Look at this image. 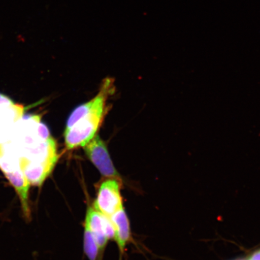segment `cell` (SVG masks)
Here are the masks:
<instances>
[{
  "instance_id": "obj_1",
  "label": "cell",
  "mask_w": 260,
  "mask_h": 260,
  "mask_svg": "<svg viewBox=\"0 0 260 260\" xmlns=\"http://www.w3.org/2000/svg\"><path fill=\"white\" fill-rule=\"evenodd\" d=\"M105 111V107L93 110L83 116L70 128L65 129L64 139L67 149L83 147L95 137Z\"/></svg>"
},
{
  "instance_id": "obj_2",
  "label": "cell",
  "mask_w": 260,
  "mask_h": 260,
  "mask_svg": "<svg viewBox=\"0 0 260 260\" xmlns=\"http://www.w3.org/2000/svg\"><path fill=\"white\" fill-rule=\"evenodd\" d=\"M85 154L103 176L121 181V177L114 167L105 142L95 136L83 146Z\"/></svg>"
},
{
  "instance_id": "obj_3",
  "label": "cell",
  "mask_w": 260,
  "mask_h": 260,
  "mask_svg": "<svg viewBox=\"0 0 260 260\" xmlns=\"http://www.w3.org/2000/svg\"><path fill=\"white\" fill-rule=\"evenodd\" d=\"M120 183L121 181L113 178H108L104 181L98 191L94 209L109 217L122 209Z\"/></svg>"
},
{
  "instance_id": "obj_4",
  "label": "cell",
  "mask_w": 260,
  "mask_h": 260,
  "mask_svg": "<svg viewBox=\"0 0 260 260\" xmlns=\"http://www.w3.org/2000/svg\"><path fill=\"white\" fill-rule=\"evenodd\" d=\"M84 224L89 227L93 234L100 252L103 251L109 240L115 239V229L111 219L93 207H90L87 210Z\"/></svg>"
},
{
  "instance_id": "obj_5",
  "label": "cell",
  "mask_w": 260,
  "mask_h": 260,
  "mask_svg": "<svg viewBox=\"0 0 260 260\" xmlns=\"http://www.w3.org/2000/svg\"><path fill=\"white\" fill-rule=\"evenodd\" d=\"M24 106L15 103L0 107V144L10 138L24 115Z\"/></svg>"
},
{
  "instance_id": "obj_6",
  "label": "cell",
  "mask_w": 260,
  "mask_h": 260,
  "mask_svg": "<svg viewBox=\"0 0 260 260\" xmlns=\"http://www.w3.org/2000/svg\"><path fill=\"white\" fill-rule=\"evenodd\" d=\"M115 229V241L118 245L120 251H124L125 247L129 242L131 237L129 222L127 215L123 207L119 210L111 217H110Z\"/></svg>"
},
{
  "instance_id": "obj_7",
  "label": "cell",
  "mask_w": 260,
  "mask_h": 260,
  "mask_svg": "<svg viewBox=\"0 0 260 260\" xmlns=\"http://www.w3.org/2000/svg\"><path fill=\"white\" fill-rule=\"evenodd\" d=\"M84 251L89 260H96L100 252L99 247L93 234L85 224L84 233Z\"/></svg>"
},
{
  "instance_id": "obj_8",
  "label": "cell",
  "mask_w": 260,
  "mask_h": 260,
  "mask_svg": "<svg viewBox=\"0 0 260 260\" xmlns=\"http://www.w3.org/2000/svg\"><path fill=\"white\" fill-rule=\"evenodd\" d=\"M14 102L9 97L0 93V107L11 105Z\"/></svg>"
},
{
  "instance_id": "obj_9",
  "label": "cell",
  "mask_w": 260,
  "mask_h": 260,
  "mask_svg": "<svg viewBox=\"0 0 260 260\" xmlns=\"http://www.w3.org/2000/svg\"><path fill=\"white\" fill-rule=\"evenodd\" d=\"M247 260H260V249L253 253Z\"/></svg>"
},
{
  "instance_id": "obj_10",
  "label": "cell",
  "mask_w": 260,
  "mask_h": 260,
  "mask_svg": "<svg viewBox=\"0 0 260 260\" xmlns=\"http://www.w3.org/2000/svg\"><path fill=\"white\" fill-rule=\"evenodd\" d=\"M236 260H247V259H245V258H240V259H236Z\"/></svg>"
}]
</instances>
